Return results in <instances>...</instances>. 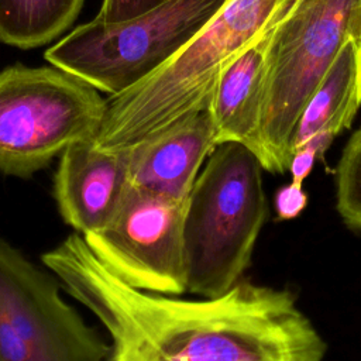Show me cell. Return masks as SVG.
<instances>
[{"label":"cell","mask_w":361,"mask_h":361,"mask_svg":"<svg viewBox=\"0 0 361 361\" xmlns=\"http://www.w3.org/2000/svg\"><path fill=\"white\" fill-rule=\"evenodd\" d=\"M109 336L106 361H324L326 341L283 289L237 282L216 298L135 289L69 234L41 257Z\"/></svg>","instance_id":"6da1fadb"},{"label":"cell","mask_w":361,"mask_h":361,"mask_svg":"<svg viewBox=\"0 0 361 361\" xmlns=\"http://www.w3.org/2000/svg\"><path fill=\"white\" fill-rule=\"evenodd\" d=\"M293 0H228L165 65L106 99L94 144L127 149L179 118L206 110L224 68L269 30Z\"/></svg>","instance_id":"7a4b0ae2"},{"label":"cell","mask_w":361,"mask_h":361,"mask_svg":"<svg viewBox=\"0 0 361 361\" xmlns=\"http://www.w3.org/2000/svg\"><path fill=\"white\" fill-rule=\"evenodd\" d=\"M262 171L238 142L217 144L206 159L183 214L188 293L216 298L241 281L267 216Z\"/></svg>","instance_id":"3957f363"},{"label":"cell","mask_w":361,"mask_h":361,"mask_svg":"<svg viewBox=\"0 0 361 361\" xmlns=\"http://www.w3.org/2000/svg\"><path fill=\"white\" fill-rule=\"evenodd\" d=\"M353 37L361 38V0H293L275 24L261 120L259 161L265 171H289L299 118Z\"/></svg>","instance_id":"277c9868"},{"label":"cell","mask_w":361,"mask_h":361,"mask_svg":"<svg viewBox=\"0 0 361 361\" xmlns=\"http://www.w3.org/2000/svg\"><path fill=\"white\" fill-rule=\"evenodd\" d=\"M104 111L97 89L54 65L0 71V173L28 178L94 140Z\"/></svg>","instance_id":"5b68a950"},{"label":"cell","mask_w":361,"mask_h":361,"mask_svg":"<svg viewBox=\"0 0 361 361\" xmlns=\"http://www.w3.org/2000/svg\"><path fill=\"white\" fill-rule=\"evenodd\" d=\"M227 1L169 0L118 24L93 18L49 47L45 59L116 96L165 65Z\"/></svg>","instance_id":"8992f818"},{"label":"cell","mask_w":361,"mask_h":361,"mask_svg":"<svg viewBox=\"0 0 361 361\" xmlns=\"http://www.w3.org/2000/svg\"><path fill=\"white\" fill-rule=\"evenodd\" d=\"M61 282L0 238V361H106L110 343L62 296Z\"/></svg>","instance_id":"52a82bcc"},{"label":"cell","mask_w":361,"mask_h":361,"mask_svg":"<svg viewBox=\"0 0 361 361\" xmlns=\"http://www.w3.org/2000/svg\"><path fill=\"white\" fill-rule=\"evenodd\" d=\"M186 199L130 186L113 219L85 238L123 282L145 292L186 293L183 214Z\"/></svg>","instance_id":"ba28073f"},{"label":"cell","mask_w":361,"mask_h":361,"mask_svg":"<svg viewBox=\"0 0 361 361\" xmlns=\"http://www.w3.org/2000/svg\"><path fill=\"white\" fill-rule=\"evenodd\" d=\"M128 188V148L106 151L93 140L68 147L54 175L58 212L83 237L113 219Z\"/></svg>","instance_id":"9c48e42d"},{"label":"cell","mask_w":361,"mask_h":361,"mask_svg":"<svg viewBox=\"0 0 361 361\" xmlns=\"http://www.w3.org/2000/svg\"><path fill=\"white\" fill-rule=\"evenodd\" d=\"M216 145L207 109L185 116L128 148L130 186L186 199Z\"/></svg>","instance_id":"30bf717a"},{"label":"cell","mask_w":361,"mask_h":361,"mask_svg":"<svg viewBox=\"0 0 361 361\" xmlns=\"http://www.w3.org/2000/svg\"><path fill=\"white\" fill-rule=\"evenodd\" d=\"M275 24L224 68L207 106L216 142L243 144L258 158L261 155L267 52Z\"/></svg>","instance_id":"8fae6325"},{"label":"cell","mask_w":361,"mask_h":361,"mask_svg":"<svg viewBox=\"0 0 361 361\" xmlns=\"http://www.w3.org/2000/svg\"><path fill=\"white\" fill-rule=\"evenodd\" d=\"M361 106V38H350L310 96L296 127L293 152L312 138L331 144Z\"/></svg>","instance_id":"7c38bea8"},{"label":"cell","mask_w":361,"mask_h":361,"mask_svg":"<svg viewBox=\"0 0 361 361\" xmlns=\"http://www.w3.org/2000/svg\"><path fill=\"white\" fill-rule=\"evenodd\" d=\"M85 0H0V42L31 49L49 44L78 18Z\"/></svg>","instance_id":"4fadbf2b"},{"label":"cell","mask_w":361,"mask_h":361,"mask_svg":"<svg viewBox=\"0 0 361 361\" xmlns=\"http://www.w3.org/2000/svg\"><path fill=\"white\" fill-rule=\"evenodd\" d=\"M336 204L343 221L361 231V127L350 137L337 164Z\"/></svg>","instance_id":"5bb4252c"},{"label":"cell","mask_w":361,"mask_h":361,"mask_svg":"<svg viewBox=\"0 0 361 361\" xmlns=\"http://www.w3.org/2000/svg\"><path fill=\"white\" fill-rule=\"evenodd\" d=\"M169 0H103L96 21L103 24H118L141 16Z\"/></svg>","instance_id":"9a60e30c"},{"label":"cell","mask_w":361,"mask_h":361,"mask_svg":"<svg viewBox=\"0 0 361 361\" xmlns=\"http://www.w3.org/2000/svg\"><path fill=\"white\" fill-rule=\"evenodd\" d=\"M317 157H320L319 152L309 145H305L293 152L292 162L289 166V171L292 172V186L302 189V183L307 173L310 172L313 162Z\"/></svg>","instance_id":"2e32d148"},{"label":"cell","mask_w":361,"mask_h":361,"mask_svg":"<svg viewBox=\"0 0 361 361\" xmlns=\"http://www.w3.org/2000/svg\"><path fill=\"white\" fill-rule=\"evenodd\" d=\"M305 203H306V196L302 192V189L289 185L288 188L282 189L278 193L276 210H278L279 216H282L285 219H290L302 210Z\"/></svg>","instance_id":"e0dca14e"}]
</instances>
